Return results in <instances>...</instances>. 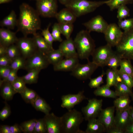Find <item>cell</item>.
I'll return each instance as SVG.
<instances>
[{
  "label": "cell",
  "mask_w": 133,
  "mask_h": 133,
  "mask_svg": "<svg viewBox=\"0 0 133 133\" xmlns=\"http://www.w3.org/2000/svg\"><path fill=\"white\" fill-rule=\"evenodd\" d=\"M19 11L17 25V31L21 32L24 36L36 34L41 27L39 15L37 10L29 4L23 3L19 7Z\"/></svg>",
  "instance_id": "obj_1"
},
{
  "label": "cell",
  "mask_w": 133,
  "mask_h": 133,
  "mask_svg": "<svg viewBox=\"0 0 133 133\" xmlns=\"http://www.w3.org/2000/svg\"><path fill=\"white\" fill-rule=\"evenodd\" d=\"M89 32L83 30L77 34L74 41L79 58L88 60L95 48V45Z\"/></svg>",
  "instance_id": "obj_2"
},
{
  "label": "cell",
  "mask_w": 133,
  "mask_h": 133,
  "mask_svg": "<svg viewBox=\"0 0 133 133\" xmlns=\"http://www.w3.org/2000/svg\"><path fill=\"white\" fill-rule=\"evenodd\" d=\"M61 118V133H85L80 129L84 119L82 113L75 109L68 110Z\"/></svg>",
  "instance_id": "obj_3"
},
{
  "label": "cell",
  "mask_w": 133,
  "mask_h": 133,
  "mask_svg": "<svg viewBox=\"0 0 133 133\" xmlns=\"http://www.w3.org/2000/svg\"><path fill=\"white\" fill-rule=\"evenodd\" d=\"M106 1H91L88 0H70L65 5L78 17L93 12L105 4Z\"/></svg>",
  "instance_id": "obj_4"
},
{
  "label": "cell",
  "mask_w": 133,
  "mask_h": 133,
  "mask_svg": "<svg viewBox=\"0 0 133 133\" xmlns=\"http://www.w3.org/2000/svg\"><path fill=\"white\" fill-rule=\"evenodd\" d=\"M115 51L122 59L133 60V26L123 32Z\"/></svg>",
  "instance_id": "obj_5"
},
{
  "label": "cell",
  "mask_w": 133,
  "mask_h": 133,
  "mask_svg": "<svg viewBox=\"0 0 133 133\" xmlns=\"http://www.w3.org/2000/svg\"><path fill=\"white\" fill-rule=\"evenodd\" d=\"M50 64L46 54L38 50L26 59L25 69L28 71L33 69L41 70L46 68Z\"/></svg>",
  "instance_id": "obj_6"
},
{
  "label": "cell",
  "mask_w": 133,
  "mask_h": 133,
  "mask_svg": "<svg viewBox=\"0 0 133 133\" xmlns=\"http://www.w3.org/2000/svg\"><path fill=\"white\" fill-rule=\"evenodd\" d=\"M36 10L46 17H55L57 12V0H36Z\"/></svg>",
  "instance_id": "obj_7"
},
{
  "label": "cell",
  "mask_w": 133,
  "mask_h": 133,
  "mask_svg": "<svg viewBox=\"0 0 133 133\" xmlns=\"http://www.w3.org/2000/svg\"><path fill=\"white\" fill-rule=\"evenodd\" d=\"M103 100L93 98L88 100L87 105L82 108V112L86 121L98 117L102 109Z\"/></svg>",
  "instance_id": "obj_8"
},
{
  "label": "cell",
  "mask_w": 133,
  "mask_h": 133,
  "mask_svg": "<svg viewBox=\"0 0 133 133\" xmlns=\"http://www.w3.org/2000/svg\"><path fill=\"white\" fill-rule=\"evenodd\" d=\"M112 47L107 44L95 49L91 55L92 62L98 67H102L106 66L108 60L114 51Z\"/></svg>",
  "instance_id": "obj_9"
},
{
  "label": "cell",
  "mask_w": 133,
  "mask_h": 133,
  "mask_svg": "<svg viewBox=\"0 0 133 133\" xmlns=\"http://www.w3.org/2000/svg\"><path fill=\"white\" fill-rule=\"evenodd\" d=\"M98 66L95 63L88 60L85 64L79 63L72 71L71 75L80 80L90 79L91 76Z\"/></svg>",
  "instance_id": "obj_10"
},
{
  "label": "cell",
  "mask_w": 133,
  "mask_h": 133,
  "mask_svg": "<svg viewBox=\"0 0 133 133\" xmlns=\"http://www.w3.org/2000/svg\"><path fill=\"white\" fill-rule=\"evenodd\" d=\"M15 44L21 55L26 59L32 56L38 50L33 38L24 36L18 39Z\"/></svg>",
  "instance_id": "obj_11"
},
{
  "label": "cell",
  "mask_w": 133,
  "mask_h": 133,
  "mask_svg": "<svg viewBox=\"0 0 133 133\" xmlns=\"http://www.w3.org/2000/svg\"><path fill=\"white\" fill-rule=\"evenodd\" d=\"M123 33L117 24L114 23L109 24L104 34L107 44L112 47H116L120 41Z\"/></svg>",
  "instance_id": "obj_12"
},
{
  "label": "cell",
  "mask_w": 133,
  "mask_h": 133,
  "mask_svg": "<svg viewBox=\"0 0 133 133\" xmlns=\"http://www.w3.org/2000/svg\"><path fill=\"white\" fill-rule=\"evenodd\" d=\"M83 25L89 32H95L104 34L109 24L103 17L98 15L92 18L88 21L83 23Z\"/></svg>",
  "instance_id": "obj_13"
},
{
  "label": "cell",
  "mask_w": 133,
  "mask_h": 133,
  "mask_svg": "<svg viewBox=\"0 0 133 133\" xmlns=\"http://www.w3.org/2000/svg\"><path fill=\"white\" fill-rule=\"evenodd\" d=\"M84 91H80L77 94H69L62 96L61 98V107L68 110L72 109L74 106L87 98L84 95Z\"/></svg>",
  "instance_id": "obj_14"
},
{
  "label": "cell",
  "mask_w": 133,
  "mask_h": 133,
  "mask_svg": "<svg viewBox=\"0 0 133 133\" xmlns=\"http://www.w3.org/2000/svg\"><path fill=\"white\" fill-rule=\"evenodd\" d=\"M48 133H61V118L53 113L45 115L43 118Z\"/></svg>",
  "instance_id": "obj_15"
},
{
  "label": "cell",
  "mask_w": 133,
  "mask_h": 133,
  "mask_svg": "<svg viewBox=\"0 0 133 133\" xmlns=\"http://www.w3.org/2000/svg\"><path fill=\"white\" fill-rule=\"evenodd\" d=\"M115 110L114 106L102 109L98 119L104 125L106 130V132L114 126Z\"/></svg>",
  "instance_id": "obj_16"
},
{
  "label": "cell",
  "mask_w": 133,
  "mask_h": 133,
  "mask_svg": "<svg viewBox=\"0 0 133 133\" xmlns=\"http://www.w3.org/2000/svg\"><path fill=\"white\" fill-rule=\"evenodd\" d=\"M78 57L65 58L53 66L55 71H72L79 63Z\"/></svg>",
  "instance_id": "obj_17"
},
{
  "label": "cell",
  "mask_w": 133,
  "mask_h": 133,
  "mask_svg": "<svg viewBox=\"0 0 133 133\" xmlns=\"http://www.w3.org/2000/svg\"><path fill=\"white\" fill-rule=\"evenodd\" d=\"M129 109L116 112L115 116L114 126L123 130L124 133L127 128L132 123Z\"/></svg>",
  "instance_id": "obj_18"
},
{
  "label": "cell",
  "mask_w": 133,
  "mask_h": 133,
  "mask_svg": "<svg viewBox=\"0 0 133 133\" xmlns=\"http://www.w3.org/2000/svg\"><path fill=\"white\" fill-rule=\"evenodd\" d=\"M58 49L65 58L78 57L74 40L71 37L63 40Z\"/></svg>",
  "instance_id": "obj_19"
},
{
  "label": "cell",
  "mask_w": 133,
  "mask_h": 133,
  "mask_svg": "<svg viewBox=\"0 0 133 133\" xmlns=\"http://www.w3.org/2000/svg\"><path fill=\"white\" fill-rule=\"evenodd\" d=\"M18 38L16 33L8 29L1 28L0 29V44L7 47L15 44Z\"/></svg>",
  "instance_id": "obj_20"
},
{
  "label": "cell",
  "mask_w": 133,
  "mask_h": 133,
  "mask_svg": "<svg viewBox=\"0 0 133 133\" xmlns=\"http://www.w3.org/2000/svg\"><path fill=\"white\" fill-rule=\"evenodd\" d=\"M55 17L59 23H73L77 17L68 9L63 8L58 12Z\"/></svg>",
  "instance_id": "obj_21"
},
{
  "label": "cell",
  "mask_w": 133,
  "mask_h": 133,
  "mask_svg": "<svg viewBox=\"0 0 133 133\" xmlns=\"http://www.w3.org/2000/svg\"><path fill=\"white\" fill-rule=\"evenodd\" d=\"M85 133H102L106 132V130L98 118H94L88 121Z\"/></svg>",
  "instance_id": "obj_22"
},
{
  "label": "cell",
  "mask_w": 133,
  "mask_h": 133,
  "mask_svg": "<svg viewBox=\"0 0 133 133\" xmlns=\"http://www.w3.org/2000/svg\"><path fill=\"white\" fill-rule=\"evenodd\" d=\"M0 95L2 98L6 100H12L16 93L11 83L3 82L0 83Z\"/></svg>",
  "instance_id": "obj_23"
},
{
  "label": "cell",
  "mask_w": 133,
  "mask_h": 133,
  "mask_svg": "<svg viewBox=\"0 0 133 133\" xmlns=\"http://www.w3.org/2000/svg\"><path fill=\"white\" fill-rule=\"evenodd\" d=\"M130 97L128 96H123L115 99L114 101V104L116 112H121L129 108L131 101Z\"/></svg>",
  "instance_id": "obj_24"
},
{
  "label": "cell",
  "mask_w": 133,
  "mask_h": 133,
  "mask_svg": "<svg viewBox=\"0 0 133 133\" xmlns=\"http://www.w3.org/2000/svg\"><path fill=\"white\" fill-rule=\"evenodd\" d=\"M33 38L38 50L45 54L53 49L50 47L42 35L36 33L33 35Z\"/></svg>",
  "instance_id": "obj_25"
},
{
  "label": "cell",
  "mask_w": 133,
  "mask_h": 133,
  "mask_svg": "<svg viewBox=\"0 0 133 133\" xmlns=\"http://www.w3.org/2000/svg\"><path fill=\"white\" fill-rule=\"evenodd\" d=\"M106 84L100 86L94 91V94L96 96L116 99L117 97L115 91L111 89Z\"/></svg>",
  "instance_id": "obj_26"
},
{
  "label": "cell",
  "mask_w": 133,
  "mask_h": 133,
  "mask_svg": "<svg viewBox=\"0 0 133 133\" xmlns=\"http://www.w3.org/2000/svg\"><path fill=\"white\" fill-rule=\"evenodd\" d=\"M17 20L15 12L12 10L1 21L0 25L2 27L13 29L17 26Z\"/></svg>",
  "instance_id": "obj_27"
},
{
  "label": "cell",
  "mask_w": 133,
  "mask_h": 133,
  "mask_svg": "<svg viewBox=\"0 0 133 133\" xmlns=\"http://www.w3.org/2000/svg\"><path fill=\"white\" fill-rule=\"evenodd\" d=\"M37 110L42 112L45 115L49 114L51 108L46 101L39 96L32 104Z\"/></svg>",
  "instance_id": "obj_28"
},
{
  "label": "cell",
  "mask_w": 133,
  "mask_h": 133,
  "mask_svg": "<svg viewBox=\"0 0 133 133\" xmlns=\"http://www.w3.org/2000/svg\"><path fill=\"white\" fill-rule=\"evenodd\" d=\"M50 64L53 66L59 63L63 59L64 56L60 49L52 50L46 54Z\"/></svg>",
  "instance_id": "obj_29"
},
{
  "label": "cell",
  "mask_w": 133,
  "mask_h": 133,
  "mask_svg": "<svg viewBox=\"0 0 133 133\" xmlns=\"http://www.w3.org/2000/svg\"><path fill=\"white\" fill-rule=\"evenodd\" d=\"M114 87L115 91L117 97L125 96H131L133 93L132 90L123 83H117Z\"/></svg>",
  "instance_id": "obj_30"
},
{
  "label": "cell",
  "mask_w": 133,
  "mask_h": 133,
  "mask_svg": "<svg viewBox=\"0 0 133 133\" xmlns=\"http://www.w3.org/2000/svg\"><path fill=\"white\" fill-rule=\"evenodd\" d=\"M20 94L26 103L31 104L38 96L35 91L27 87Z\"/></svg>",
  "instance_id": "obj_31"
},
{
  "label": "cell",
  "mask_w": 133,
  "mask_h": 133,
  "mask_svg": "<svg viewBox=\"0 0 133 133\" xmlns=\"http://www.w3.org/2000/svg\"><path fill=\"white\" fill-rule=\"evenodd\" d=\"M40 70L33 69L28 71V73L22 77L26 84H32L37 83L39 74Z\"/></svg>",
  "instance_id": "obj_32"
},
{
  "label": "cell",
  "mask_w": 133,
  "mask_h": 133,
  "mask_svg": "<svg viewBox=\"0 0 133 133\" xmlns=\"http://www.w3.org/2000/svg\"><path fill=\"white\" fill-rule=\"evenodd\" d=\"M122 59L116 51H114L108 60L106 66H107L110 68L116 70L120 66Z\"/></svg>",
  "instance_id": "obj_33"
},
{
  "label": "cell",
  "mask_w": 133,
  "mask_h": 133,
  "mask_svg": "<svg viewBox=\"0 0 133 133\" xmlns=\"http://www.w3.org/2000/svg\"><path fill=\"white\" fill-rule=\"evenodd\" d=\"M120 66L119 70L129 75L133 78V66L130 60L122 59Z\"/></svg>",
  "instance_id": "obj_34"
},
{
  "label": "cell",
  "mask_w": 133,
  "mask_h": 133,
  "mask_svg": "<svg viewBox=\"0 0 133 133\" xmlns=\"http://www.w3.org/2000/svg\"><path fill=\"white\" fill-rule=\"evenodd\" d=\"M133 3V0H106V4L109 7L111 11L117 9L120 6L126 5Z\"/></svg>",
  "instance_id": "obj_35"
},
{
  "label": "cell",
  "mask_w": 133,
  "mask_h": 133,
  "mask_svg": "<svg viewBox=\"0 0 133 133\" xmlns=\"http://www.w3.org/2000/svg\"><path fill=\"white\" fill-rule=\"evenodd\" d=\"M26 59L21 55L12 60L10 66L12 69L18 70L21 69H25Z\"/></svg>",
  "instance_id": "obj_36"
},
{
  "label": "cell",
  "mask_w": 133,
  "mask_h": 133,
  "mask_svg": "<svg viewBox=\"0 0 133 133\" xmlns=\"http://www.w3.org/2000/svg\"><path fill=\"white\" fill-rule=\"evenodd\" d=\"M59 24L62 34L65 36L66 39L70 38L74 26L73 23H59Z\"/></svg>",
  "instance_id": "obj_37"
},
{
  "label": "cell",
  "mask_w": 133,
  "mask_h": 133,
  "mask_svg": "<svg viewBox=\"0 0 133 133\" xmlns=\"http://www.w3.org/2000/svg\"><path fill=\"white\" fill-rule=\"evenodd\" d=\"M37 119H33L24 121L20 125L23 132L25 133H33Z\"/></svg>",
  "instance_id": "obj_38"
},
{
  "label": "cell",
  "mask_w": 133,
  "mask_h": 133,
  "mask_svg": "<svg viewBox=\"0 0 133 133\" xmlns=\"http://www.w3.org/2000/svg\"><path fill=\"white\" fill-rule=\"evenodd\" d=\"M11 84L16 93L20 94L26 87V83L22 77H18Z\"/></svg>",
  "instance_id": "obj_39"
},
{
  "label": "cell",
  "mask_w": 133,
  "mask_h": 133,
  "mask_svg": "<svg viewBox=\"0 0 133 133\" xmlns=\"http://www.w3.org/2000/svg\"><path fill=\"white\" fill-rule=\"evenodd\" d=\"M116 69L114 70L110 68L108 69L105 72L106 76V84L110 87L114 86L116 84Z\"/></svg>",
  "instance_id": "obj_40"
},
{
  "label": "cell",
  "mask_w": 133,
  "mask_h": 133,
  "mask_svg": "<svg viewBox=\"0 0 133 133\" xmlns=\"http://www.w3.org/2000/svg\"><path fill=\"white\" fill-rule=\"evenodd\" d=\"M50 25L51 23H49L46 28L42 31L41 34L49 46L53 49V43L54 41L51 33L49 31Z\"/></svg>",
  "instance_id": "obj_41"
},
{
  "label": "cell",
  "mask_w": 133,
  "mask_h": 133,
  "mask_svg": "<svg viewBox=\"0 0 133 133\" xmlns=\"http://www.w3.org/2000/svg\"><path fill=\"white\" fill-rule=\"evenodd\" d=\"M117 17L118 20L125 19L130 16V10L126 5H122L117 9Z\"/></svg>",
  "instance_id": "obj_42"
},
{
  "label": "cell",
  "mask_w": 133,
  "mask_h": 133,
  "mask_svg": "<svg viewBox=\"0 0 133 133\" xmlns=\"http://www.w3.org/2000/svg\"><path fill=\"white\" fill-rule=\"evenodd\" d=\"M105 74L103 71L100 75L95 78H90L88 84L89 86L91 88H97L103 83V77Z\"/></svg>",
  "instance_id": "obj_43"
},
{
  "label": "cell",
  "mask_w": 133,
  "mask_h": 133,
  "mask_svg": "<svg viewBox=\"0 0 133 133\" xmlns=\"http://www.w3.org/2000/svg\"><path fill=\"white\" fill-rule=\"evenodd\" d=\"M6 54L12 60L21 55L18 48L15 44L11 45L7 47Z\"/></svg>",
  "instance_id": "obj_44"
},
{
  "label": "cell",
  "mask_w": 133,
  "mask_h": 133,
  "mask_svg": "<svg viewBox=\"0 0 133 133\" xmlns=\"http://www.w3.org/2000/svg\"><path fill=\"white\" fill-rule=\"evenodd\" d=\"M51 34L54 41L61 42L63 39L61 37L62 34L59 23H55L52 27Z\"/></svg>",
  "instance_id": "obj_45"
},
{
  "label": "cell",
  "mask_w": 133,
  "mask_h": 133,
  "mask_svg": "<svg viewBox=\"0 0 133 133\" xmlns=\"http://www.w3.org/2000/svg\"><path fill=\"white\" fill-rule=\"evenodd\" d=\"M33 133H47L46 126L43 118L37 120Z\"/></svg>",
  "instance_id": "obj_46"
},
{
  "label": "cell",
  "mask_w": 133,
  "mask_h": 133,
  "mask_svg": "<svg viewBox=\"0 0 133 133\" xmlns=\"http://www.w3.org/2000/svg\"><path fill=\"white\" fill-rule=\"evenodd\" d=\"M117 25L120 29L126 31L133 26V17L118 20Z\"/></svg>",
  "instance_id": "obj_47"
},
{
  "label": "cell",
  "mask_w": 133,
  "mask_h": 133,
  "mask_svg": "<svg viewBox=\"0 0 133 133\" xmlns=\"http://www.w3.org/2000/svg\"><path fill=\"white\" fill-rule=\"evenodd\" d=\"M118 70L123 83L132 90L133 87V78L129 75Z\"/></svg>",
  "instance_id": "obj_48"
},
{
  "label": "cell",
  "mask_w": 133,
  "mask_h": 133,
  "mask_svg": "<svg viewBox=\"0 0 133 133\" xmlns=\"http://www.w3.org/2000/svg\"><path fill=\"white\" fill-rule=\"evenodd\" d=\"M18 70L12 69L8 76L5 79L0 80V83L3 82H6L12 83L18 77L17 75Z\"/></svg>",
  "instance_id": "obj_49"
},
{
  "label": "cell",
  "mask_w": 133,
  "mask_h": 133,
  "mask_svg": "<svg viewBox=\"0 0 133 133\" xmlns=\"http://www.w3.org/2000/svg\"><path fill=\"white\" fill-rule=\"evenodd\" d=\"M11 113L10 108L9 106L6 104L5 106L0 111V119L2 121H3L10 115Z\"/></svg>",
  "instance_id": "obj_50"
},
{
  "label": "cell",
  "mask_w": 133,
  "mask_h": 133,
  "mask_svg": "<svg viewBox=\"0 0 133 133\" xmlns=\"http://www.w3.org/2000/svg\"><path fill=\"white\" fill-rule=\"evenodd\" d=\"M12 70L10 66H0V76L2 80H4L7 77Z\"/></svg>",
  "instance_id": "obj_51"
},
{
  "label": "cell",
  "mask_w": 133,
  "mask_h": 133,
  "mask_svg": "<svg viewBox=\"0 0 133 133\" xmlns=\"http://www.w3.org/2000/svg\"><path fill=\"white\" fill-rule=\"evenodd\" d=\"M12 60L7 55L0 57V66H10Z\"/></svg>",
  "instance_id": "obj_52"
},
{
  "label": "cell",
  "mask_w": 133,
  "mask_h": 133,
  "mask_svg": "<svg viewBox=\"0 0 133 133\" xmlns=\"http://www.w3.org/2000/svg\"><path fill=\"white\" fill-rule=\"evenodd\" d=\"M11 133H20L23 132L20 125L15 124L13 125L10 126Z\"/></svg>",
  "instance_id": "obj_53"
},
{
  "label": "cell",
  "mask_w": 133,
  "mask_h": 133,
  "mask_svg": "<svg viewBox=\"0 0 133 133\" xmlns=\"http://www.w3.org/2000/svg\"><path fill=\"white\" fill-rule=\"evenodd\" d=\"M0 133H11L10 126L7 125H3L0 126Z\"/></svg>",
  "instance_id": "obj_54"
},
{
  "label": "cell",
  "mask_w": 133,
  "mask_h": 133,
  "mask_svg": "<svg viewBox=\"0 0 133 133\" xmlns=\"http://www.w3.org/2000/svg\"><path fill=\"white\" fill-rule=\"evenodd\" d=\"M106 132L108 133H124L123 130L114 126L108 130Z\"/></svg>",
  "instance_id": "obj_55"
},
{
  "label": "cell",
  "mask_w": 133,
  "mask_h": 133,
  "mask_svg": "<svg viewBox=\"0 0 133 133\" xmlns=\"http://www.w3.org/2000/svg\"><path fill=\"white\" fill-rule=\"evenodd\" d=\"M7 48L0 44V57L7 54Z\"/></svg>",
  "instance_id": "obj_56"
},
{
  "label": "cell",
  "mask_w": 133,
  "mask_h": 133,
  "mask_svg": "<svg viewBox=\"0 0 133 133\" xmlns=\"http://www.w3.org/2000/svg\"><path fill=\"white\" fill-rule=\"evenodd\" d=\"M124 133H133V123H132L127 128Z\"/></svg>",
  "instance_id": "obj_57"
},
{
  "label": "cell",
  "mask_w": 133,
  "mask_h": 133,
  "mask_svg": "<svg viewBox=\"0 0 133 133\" xmlns=\"http://www.w3.org/2000/svg\"><path fill=\"white\" fill-rule=\"evenodd\" d=\"M129 111V115L132 123H133V107L130 106Z\"/></svg>",
  "instance_id": "obj_58"
},
{
  "label": "cell",
  "mask_w": 133,
  "mask_h": 133,
  "mask_svg": "<svg viewBox=\"0 0 133 133\" xmlns=\"http://www.w3.org/2000/svg\"><path fill=\"white\" fill-rule=\"evenodd\" d=\"M59 2L62 4L64 5L66 4L70 0H58Z\"/></svg>",
  "instance_id": "obj_59"
},
{
  "label": "cell",
  "mask_w": 133,
  "mask_h": 133,
  "mask_svg": "<svg viewBox=\"0 0 133 133\" xmlns=\"http://www.w3.org/2000/svg\"><path fill=\"white\" fill-rule=\"evenodd\" d=\"M12 0H0V4L8 3L11 1Z\"/></svg>",
  "instance_id": "obj_60"
},
{
  "label": "cell",
  "mask_w": 133,
  "mask_h": 133,
  "mask_svg": "<svg viewBox=\"0 0 133 133\" xmlns=\"http://www.w3.org/2000/svg\"><path fill=\"white\" fill-rule=\"evenodd\" d=\"M131 98L132 99V100L133 101V94L131 95Z\"/></svg>",
  "instance_id": "obj_61"
},
{
  "label": "cell",
  "mask_w": 133,
  "mask_h": 133,
  "mask_svg": "<svg viewBox=\"0 0 133 133\" xmlns=\"http://www.w3.org/2000/svg\"></svg>",
  "instance_id": "obj_62"
}]
</instances>
